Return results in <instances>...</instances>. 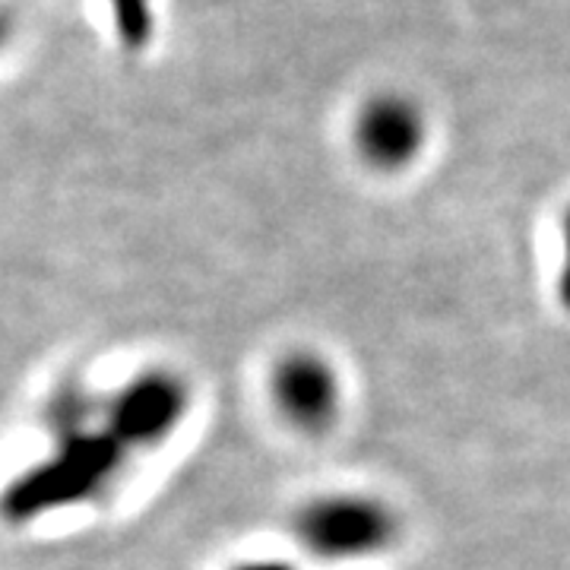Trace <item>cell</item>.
Instances as JSON below:
<instances>
[{
  "mask_svg": "<svg viewBox=\"0 0 570 570\" xmlns=\"http://www.w3.org/2000/svg\"><path fill=\"white\" fill-rule=\"evenodd\" d=\"M295 532L324 561H365L393 546L396 517L377 498L333 491L302 508Z\"/></svg>",
  "mask_w": 570,
  "mask_h": 570,
  "instance_id": "cell-2",
  "label": "cell"
},
{
  "mask_svg": "<svg viewBox=\"0 0 570 570\" xmlns=\"http://www.w3.org/2000/svg\"><path fill=\"white\" fill-rule=\"evenodd\" d=\"M425 142L422 111L403 96H381L362 108L355 124V146L367 165L381 171L406 168Z\"/></svg>",
  "mask_w": 570,
  "mask_h": 570,
  "instance_id": "cell-5",
  "label": "cell"
},
{
  "mask_svg": "<svg viewBox=\"0 0 570 570\" xmlns=\"http://www.w3.org/2000/svg\"><path fill=\"white\" fill-rule=\"evenodd\" d=\"M190 409V393L178 374L153 367L134 374L105 406L102 425L118 438L124 450L159 448L168 441Z\"/></svg>",
  "mask_w": 570,
  "mask_h": 570,
  "instance_id": "cell-3",
  "label": "cell"
},
{
  "mask_svg": "<svg viewBox=\"0 0 570 570\" xmlns=\"http://www.w3.org/2000/svg\"><path fill=\"white\" fill-rule=\"evenodd\" d=\"M63 412V438L58 450L22 475L7 498V510L20 520L39 517L45 510H58L70 501H82L102 489L105 482L121 466L124 444L105 425L92 428L86 422V409L67 403Z\"/></svg>",
  "mask_w": 570,
  "mask_h": 570,
  "instance_id": "cell-1",
  "label": "cell"
},
{
  "mask_svg": "<svg viewBox=\"0 0 570 570\" xmlns=\"http://www.w3.org/2000/svg\"><path fill=\"white\" fill-rule=\"evenodd\" d=\"M232 570H295L285 561H273V558H257V561H245V564H235Z\"/></svg>",
  "mask_w": 570,
  "mask_h": 570,
  "instance_id": "cell-7",
  "label": "cell"
},
{
  "mask_svg": "<svg viewBox=\"0 0 570 570\" xmlns=\"http://www.w3.org/2000/svg\"><path fill=\"white\" fill-rule=\"evenodd\" d=\"M558 302L570 314V209L564 216V264L558 273Z\"/></svg>",
  "mask_w": 570,
  "mask_h": 570,
  "instance_id": "cell-6",
  "label": "cell"
},
{
  "mask_svg": "<svg viewBox=\"0 0 570 570\" xmlns=\"http://www.w3.org/2000/svg\"><path fill=\"white\" fill-rule=\"evenodd\" d=\"M273 406L298 431H326L340 415V374L317 352H288L269 374Z\"/></svg>",
  "mask_w": 570,
  "mask_h": 570,
  "instance_id": "cell-4",
  "label": "cell"
}]
</instances>
